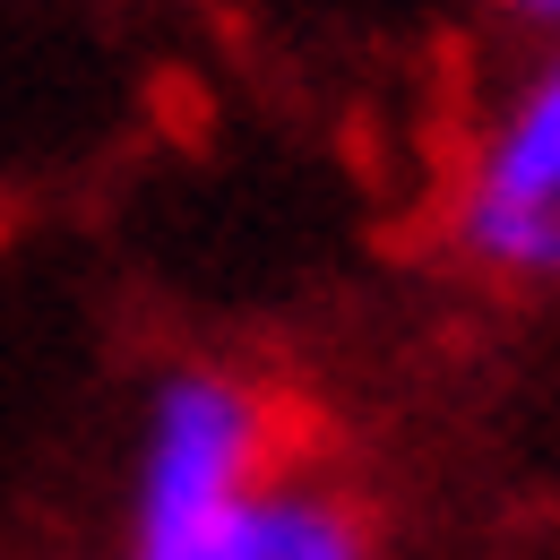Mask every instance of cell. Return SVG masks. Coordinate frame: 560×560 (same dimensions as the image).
<instances>
[{
  "label": "cell",
  "instance_id": "2",
  "mask_svg": "<svg viewBox=\"0 0 560 560\" xmlns=\"http://www.w3.org/2000/svg\"><path fill=\"white\" fill-rule=\"evenodd\" d=\"M233 560H362V535L319 491H250L233 509Z\"/></svg>",
  "mask_w": 560,
  "mask_h": 560
},
{
  "label": "cell",
  "instance_id": "3",
  "mask_svg": "<svg viewBox=\"0 0 560 560\" xmlns=\"http://www.w3.org/2000/svg\"><path fill=\"white\" fill-rule=\"evenodd\" d=\"M483 190L517 199V208L560 215V70H544L526 86V104L500 121L491 164H483Z\"/></svg>",
  "mask_w": 560,
  "mask_h": 560
},
{
  "label": "cell",
  "instance_id": "4",
  "mask_svg": "<svg viewBox=\"0 0 560 560\" xmlns=\"http://www.w3.org/2000/svg\"><path fill=\"white\" fill-rule=\"evenodd\" d=\"M526 18H544V26H560V0H517Z\"/></svg>",
  "mask_w": 560,
  "mask_h": 560
},
{
  "label": "cell",
  "instance_id": "1",
  "mask_svg": "<svg viewBox=\"0 0 560 560\" xmlns=\"http://www.w3.org/2000/svg\"><path fill=\"white\" fill-rule=\"evenodd\" d=\"M259 475V415L224 380H173L147 422L139 466V535H190L250 500Z\"/></svg>",
  "mask_w": 560,
  "mask_h": 560
}]
</instances>
